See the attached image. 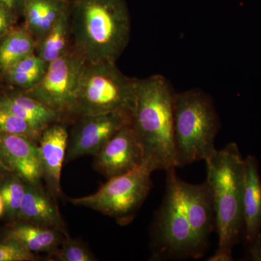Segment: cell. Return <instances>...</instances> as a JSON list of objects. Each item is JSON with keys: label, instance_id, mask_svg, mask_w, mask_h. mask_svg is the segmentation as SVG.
<instances>
[{"label": "cell", "instance_id": "cell-4", "mask_svg": "<svg viewBox=\"0 0 261 261\" xmlns=\"http://www.w3.org/2000/svg\"><path fill=\"white\" fill-rule=\"evenodd\" d=\"M219 117L210 97L200 89L175 93L173 132L177 166L205 160L215 150Z\"/></svg>", "mask_w": 261, "mask_h": 261}, {"label": "cell", "instance_id": "cell-6", "mask_svg": "<svg viewBox=\"0 0 261 261\" xmlns=\"http://www.w3.org/2000/svg\"><path fill=\"white\" fill-rule=\"evenodd\" d=\"M166 190L152 229V258H199L201 250L190 224L187 207L186 182L168 170Z\"/></svg>", "mask_w": 261, "mask_h": 261}, {"label": "cell", "instance_id": "cell-27", "mask_svg": "<svg viewBox=\"0 0 261 261\" xmlns=\"http://www.w3.org/2000/svg\"><path fill=\"white\" fill-rule=\"evenodd\" d=\"M24 0H0V5L11 11L18 18L22 16Z\"/></svg>", "mask_w": 261, "mask_h": 261}, {"label": "cell", "instance_id": "cell-32", "mask_svg": "<svg viewBox=\"0 0 261 261\" xmlns=\"http://www.w3.org/2000/svg\"><path fill=\"white\" fill-rule=\"evenodd\" d=\"M67 1H71V0H67Z\"/></svg>", "mask_w": 261, "mask_h": 261}, {"label": "cell", "instance_id": "cell-26", "mask_svg": "<svg viewBox=\"0 0 261 261\" xmlns=\"http://www.w3.org/2000/svg\"><path fill=\"white\" fill-rule=\"evenodd\" d=\"M18 20L16 15L0 5V38L4 37L5 34L15 27Z\"/></svg>", "mask_w": 261, "mask_h": 261}, {"label": "cell", "instance_id": "cell-12", "mask_svg": "<svg viewBox=\"0 0 261 261\" xmlns=\"http://www.w3.org/2000/svg\"><path fill=\"white\" fill-rule=\"evenodd\" d=\"M68 140L69 135L65 121H57L42 130L38 143L43 178L47 183L48 191L56 199L61 195V171Z\"/></svg>", "mask_w": 261, "mask_h": 261}, {"label": "cell", "instance_id": "cell-21", "mask_svg": "<svg viewBox=\"0 0 261 261\" xmlns=\"http://www.w3.org/2000/svg\"><path fill=\"white\" fill-rule=\"evenodd\" d=\"M70 13V10L62 16L36 44L35 54L47 64L64 56L72 47Z\"/></svg>", "mask_w": 261, "mask_h": 261}, {"label": "cell", "instance_id": "cell-5", "mask_svg": "<svg viewBox=\"0 0 261 261\" xmlns=\"http://www.w3.org/2000/svg\"><path fill=\"white\" fill-rule=\"evenodd\" d=\"M137 80L123 74L116 62L86 61L68 117L118 111L133 116Z\"/></svg>", "mask_w": 261, "mask_h": 261}, {"label": "cell", "instance_id": "cell-15", "mask_svg": "<svg viewBox=\"0 0 261 261\" xmlns=\"http://www.w3.org/2000/svg\"><path fill=\"white\" fill-rule=\"evenodd\" d=\"M185 190L192 231L204 252L214 224L216 225L212 193L206 182L201 185L186 183Z\"/></svg>", "mask_w": 261, "mask_h": 261}, {"label": "cell", "instance_id": "cell-9", "mask_svg": "<svg viewBox=\"0 0 261 261\" xmlns=\"http://www.w3.org/2000/svg\"><path fill=\"white\" fill-rule=\"evenodd\" d=\"M132 121V115L120 111L77 118L68 140L65 162L87 154L94 155L117 132Z\"/></svg>", "mask_w": 261, "mask_h": 261}, {"label": "cell", "instance_id": "cell-2", "mask_svg": "<svg viewBox=\"0 0 261 261\" xmlns=\"http://www.w3.org/2000/svg\"><path fill=\"white\" fill-rule=\"evenodd\" d=\"M72 46L88 62H116L129 41L125 0H71Z\"/></svg>", "mask_w": 261, "mask_h": 261}, {"label": "cell", "instance_id": "cell-3", "mask_svg": "<svg viewBox=\"0 0 261 261\" xmlns=\"http://www.w3.org/2000/svg\"><path fill=\"white\" fill-rule=\"evenodd\" d=\"M205 161L219 233L218 250L232 253L243 228L245 159L232 142L221 150L215 149Z\"/></svg>", "mask_w": 261, "mask_h": 261}, {"label": "cell", "instance_id": "cell-10", "mask_svg": "<svg viewBox=\"0 0 261 261\" xmlns=\"http://www.w3.org/2000/svg\"><path fill=\"white\" fill-rule=\"evenodd\" d=\"M94 156V168L108 179L144 164L143 149L132 123L117 132Z\"/></svg>", "mask_w": 261, "mask_h": 261}, {"label": "cell", "instance_id": "cell-20", "mask_svg": "<svg viewBox=\"0 0 261 261\" xmlns=\"http://www.w3.org/2000/svg\"><path fill=\"white\" fill-rule=\"evenodd\" d=\"M47 66V63L34 53L10 67L0 78V86L29 90L42 80Z\"/></svg>", "mask_w": 261, "mask_h": 261}, {"label": "cell", "instance_id": "cell-13", "mask_svg": "<svg viewBox=\"0 0 261 261\" xmlns=\"http://www.w3.org/2000/svg\"><path fill=\"white\" fill-rule=\"evenodd\" d=\"M29 224L58 230L69 237L56 198L42 186H35L27 182L18 219Z\"/></svg>", "mask_w": 261, "mask_h": 261}, {"label": "cell", "instance_id": "cell-28", "mask_svg": "<svg viewBox=\"0 0 261 261\" xmlns=\"http://www.w3.org/2000/svg\"><path fill=\"white\" fill-rule=\"evenodd\" d=\"M249 245V255L250 260L261 261V233H259Z\"/></svg>", "mask_w": 261, "mask_h": 261}, {"label": "cell", "instance_id": "cell-22", "mask_svg": "<svg viewBox=\"0 0 261 261\" xmlns=\"http://www.w3.org/2000/svg\"><path fill=\"white\" fill-rule=\"evenodd\" d=\"M27 181L15 173H9L0 183V195L5 204L4 218L7 223L18 219L25 195Z\"/></svg>", "mask_w": 261, "mask_h": 261}, {"label": "cell", "instance_id": "cell-18", "mask_svg": "<svg viewBox=\"0 0 261 261\" xmlns=\"http://www.w3.org/2000/svg\"><path fill=\"white\" fill-rule=\"evenodd\" d=\"M67 0H24L22 16L24 27L35 40L42 39L55 24L70 10Z\"/></svg>", "mask_w": 261, "mask_h": 261}, {"label": "cell", "instance_id": "cell-16", "mask_svg": "<svg viewBox=\"0 0 261 261\" xmlns=\"http://www.w3.org/2000/svg\"><path fill=\"white\" fill-rule=\"evenodd\" d=\"M67 236L58 230L21 221L8 222L0 229V238L11 239L34 253L56 251Z\"/></svg>", "mask_w": 261, "mask_h": 261}, {"label": "cell", "instance_id": "cell-24", "mask_svg": "<svg viewBox=\"0 0 261 261\" xmlns=\"http://www.w3.org/2000/svg\"><path fill=\"white\" fill-rule=\"evenodd\" d=\"M0 132L23 136L37 144L39 143L42 134V132H38L25 120L2 107H0Z\"/></svg>", "mask_w": 261, "mask_h": 261}, {"label": "cell", "instance_id": "cell-29", "mask_svg": "<svg viewBox=\"0 0 261 261\" xmlns=\"http://www.w3.org/2000/svg\"><path fill=\"white\" fill-rule=\"evenodd\" d=\"M208 261H231L233 260L232 253L217 250L214 255L209 257Z\"/></svg>", "mask_w": 261, "mask_h": 261}, {"label": "cell", "instance_id": "cell-30", "mask_svg": "<svg viewBox=\"0 0 261 261\" xmlns=\"http://www.w3.org/2000/svg\"><path fill=\"white\" fill-rule=\"evenodd\" d=\"M9 173L0 163V183L3 181V180L6 177L7 175Z\"/></svg>", "mask_w": 261, "mask_h": 261}, {"label": "cell", "instance_id": "cell-11", "mask_svg": "<svg viewBox=\"0 0 261 261\" xmlns=\"http://www.w3.org/2000/svg\"><path fill=\"white\" fill-rule=\"evenodd\" d=\"M0 163L35 186H42V164L38 144L23 136L0 132Z\"/></svg>", "mask_w": 261, "mask_h": 261}, {"label": "cell", "instance_id": "cell-31", "mask_svg": "<svg viewBox=\"0 0 261 261\" xmlns=\"http://www.w3.org/2000/svg\"><path fill=\"white\" fill-rule=\"evenodd\" d=\"M5 213V204L3 202V198H2L1 195H0V219L4 217Z\"/></svg>", "mask_w": 261, "mask_h": 261}, {"label": "cell", "instance_id": "cell-1", "mask_svg": "<svg viewBox=\"0 0 261 261\" xmlns=\"http://www.w3.org/2000/svg\"><path fill=\"white\" fill-rule=\"evenodd\" d=\"M175 93L162 75L137 80L136 107L132 125L144 152V165L151 171L177 167L174 132Z\"/></svg>", "mask_w": 261, "mask_h": 261}, {"label": "cell", "instance_id": "cell-25", "mask_svg": "<svg viewBox=\"0 0 261 261\" xmlns=\"http://www.w3.org/2000/svg\"><path fill=\"white\" fill-rule=\"evenodd\" d=\"M41 260L34 253L11 239L0 238V261H37Z\"/></svg>", "mask_w": 261, "mask_h": 261}, {"label": "cell", "instance_id": "cell-14", "mask_svg": "<svg viewBox=\"0 0 261 261\" xmlns=\"http://www.w3.org/2000/svg\"><path fill=\"white\" fill-rule=\"evenodd\" d=\"M0 107L25 120L39 132L55 122L65 121V118L23 90L5 86H0Z\"/></svg>", "mask_w": 261, "mask_h": 261}, {"label": "cell", "instance_id": "cell-8", "mask_svg": "<svg viewBox=\"0 0 261 261\" xmlns=\"http://www.w3.org/2000/svg\"><path fill=\"white\" fill-rule=\"evenodd\" d=\"M86 61L72 46L64 56L48 64L45 74L37 85L24 92L68 118Z\"/></svg>", "mask_w": 261, "mask_h": 261}, {"label": "cell", "instance_id": "cell-17", "mask_svg": "<svg viewBox=\"0 0 261 261\" xmlns=\"http://www.w3.org/2000/svg\"><path fill=\"white\" fill-rule=\"evenodd\" d=\"M243 209L245 239L249 244L260 232L261 228V180L258 163L252 155L245 159Z\"/></svg>", "mask_w": 261, "mask_h": 261}, {"label": "cell", "instance_id": "cell-19", "mask_svg": "<svg viewBox=\"0 0 261 261\" xmlns=\"http://www.w3.org/2000/svg\"><path fill=\"white\" fill-rule=\"evenodd\" d=\"M36 42L24 25H15L0 38V78L10 67L35 53Z\"/></svg>", "mask_w": 261, "mask_h": 261}, {"label": "cell", "instance_id": "cell-7", "mask_svg": "<svg viewBox=\"0 0 261 261\" xmlns=\"http://www.w3.org/2000/svg\"><path fill=\"white\" fill-rule=\"evenodd\" d=\"M145 165L108 179L95 193L70 199L74 205L89 207L113 218L118 224L132 222L150 191L151 173Z\"/></svg>", "mask_w": 261, "mask_h": 261}, {"label": "cell", "instance_id": "cell-23", "mask_svg": "<svg viewBox=\"0 0 261 261\" xmlns=\"http://www.w3.org/2000/svg\"><path fill=\"white\" fill-rule=\"evenodd\" d=\"M49 260L56 261H96L97 257L87 245L69 237L65 238L59 247L48 255Z\"/></svg>", "mask_w": 261, "mask_h": 261}]
</instances>
